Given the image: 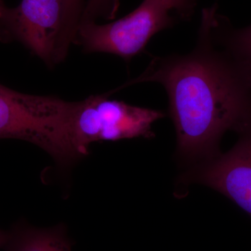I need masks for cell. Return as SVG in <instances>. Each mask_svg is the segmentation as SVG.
Returning a JSON list of instances; mask_svg holds the SVG:
<instances>
[{
	"instance_id": "cell-11",
	"label": "cell",
	"mask_w": 251,
	"mask_h": 251,
	"mask_svg": "<svg viewBox=\"0 0 251 251\" xmlns=\"http://www.w3.org/2000/svg\"><path fill=\"white\" fill-rule=\"evenodd\" d=\"M173 11L182 16H189L194 6L193 0H163Z\"/></svg>"
},
{
	"instance_id": "cell-8",
	"label": "cell",
	"mask_w": 251,
	"mask_h": 251,
	"mask_svg": "<svg viewBox=\"0 0 251 251\" xmlns=\"http://www.w3.org/2000/svg\"><path fill=\"white\" fill-rule=\"evenodd\" d=\"M209 20L214 36L224 46V53L251 92V25L241 29H226L224 18L216 13L211 14Z\"/></svg>"
},
{
	"instance_id": "cell-5",
	"label": "cell",
	"mask_w": 251,
	"mask_h": 251,
	"mask_svg": "<svg viewBox=\"0 0 251 251\" xmlns=\"http://www.w3.org/2000/svg\"><path fill=\"white\" fill-rule=\"evenodd\" d=\"M64 0H22L15 8L3 9L0 41H18L48 66L65 59L63 53Z\"/></svg>"
},
{
	"instance_id": "cell-2",
	"label": "cell",
	"mask_w": 251,
	"mask_h": 251,
	"mask_svg": "<svg viewBox=\"0 0 251 251\" xmlns=\"http://www.w3.org/2000/svg\"><path fill=\"white\" fill-rule=\"evenodd\" d=\"M73 105L57 97L21 93L0 84V140L33 144L61 168H69L80 159L71 136Z\"/></svg>"
},
{
	"instance_id": "cell-1",
	"label": "cell",
	"mask_w": 251,
	"mask_h": 251,
	"mask_svg": "<svg viewBox=\"0 0 251 251\" xmlns=\"http://www.w3.org/2000/svg\"><path fill=\"white\" fill-rule=\"evenodd\" d=\"M163 86L177 140V152L188 161L217 156L227 130L242 133L251 125V92L226 54L214 49L202 23L199 42L186 55L156 57L130 83Z\"/></svg>"
},
{
	"instance_id": "cell-13",
	"label": "cell",
	"mask_w": 251,
	"mask_h": 251,
	"mask_svg": "<svg viewBox=\"0 0 251 251\" xmlns=\"http://www.w3.org/2000/svg\"><path fill=\"white\" fill-rule=\"evenodd\" d=\"M4 4H3L2 1L0 0V18H1V14H2L3 9L4 8Z\"/></svg>"
},
{
	"instance_id": "cell-7",
	"label": "cell",
	"mask_w": 251,
	"mask_h": 251,
	"mask_svg": "<svg viewBox=\"0 0 251 251\" xmlns=\"http://www.w3.org/2000/svg\"><path fill=\"white\" fill-rule=\"evenodd\" d=\"M8 232L6 251H72V243L62 224L38 228L18 221Z\"/></svg>"
},
{
	"instance_id": "cell-12",
	"label": "cell",
	"mask_w": 251,
	"mask_h": 251,
	"mask_svg": "<svg viewBox=\"0 0 251 251\" xmlns=\"http://www.w3.org/2000/svg\"><path fill=\"white\" fill-rule=\"evenodd\" d=\"M8 239L7 231L0 229V249H4L5 244H6Z\"/></svg>"
},
{
	"instance_id": "cell-9",
	"label": "cell",
	"mask_w": 251,
	"mask_h": 251,
	"mask_svg": "<svg viewBox=\"0 0 251 251\" xmlns=\"http://www.w3.org/2000/svg\"><path fill=\"white\" fill-rule=\"evenodd\" d=\"M84 9L83 0H64L62 47L66 56L70 46L75 44Z\"/></svg>"
},
{
	"instance_id": "cell-3",
	"label": "cell",
	"mask_w": 251,
	"mask_h": 251,
	"mask_svg": "<svg viewBox=\"0 0 251 251\" xmlns=\"http://www.w3.org/2000/svg\"><path fill=\"white\" fill-rule=\"evenodd\" d=\"M164 115L159 110L110 100L106 94L91 96L74 102L70 123L73 144L83 158L95 142L151 138L154 135L153 123Z\"/></svg>"
},
{
	"instance_id": "cell-6",
	"label": "cell",
	"mask_w": 251,
	"mask_h": 251,
	"mask_svg": "<svg viewBox=\"0 0 251 251\" xmlns=\"http://www.w3.org/2000/svg\"><path fill=\"white\" fill-rule=\"evenodd\" d=\"M227 152L188 175L186 179L216 190L251 217V126Z\"/></svg>"
},
{
	"instance_id": "cell-4",
	"label": "cell",
	"mask_w": 251,
	"mask_h": 251,
	"mask_svg": "<svg viewBox=\"0 0 251 251\" xmlns=\"http://www.w3.org/2000/svg\"><path fill=\"white\" fill-rule=\"evenodd\" d=\"M173 11L163 0H144L134 11L115 22L81 23L75 44L89 53L104 52L129 61L143 52L155 34L173 26Z\"/></svg>"
},
{
	"instance_id": "cell-10",
	"label": "cell",
	"mask_w": 251,
	"mask_h": 251,
	"mask_svg": "<svg viewBox=\"0 0 251 251\" xmlns=\"http://www.w3.org/2000/svg\"><path fill=\"white\" fill-rule=\"evenodd\" d=\"M118 5V0H89L85 6L80 23L96 22V20L100 17L113 18Z\"/></svg>"
}]
</instances>
